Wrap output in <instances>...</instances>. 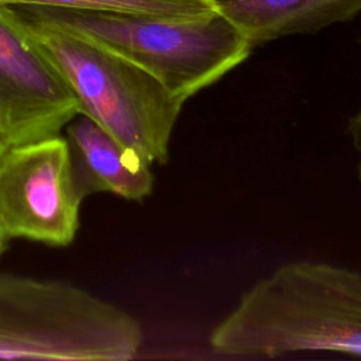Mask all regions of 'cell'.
I'll return each instance as SVG.
<instances>
[{"mask_svg":"<svg viewBox=\"0 0 361 361\" xmlns=\"http://www.w3.org/2000/svg\"><path fill=\"white\" fill-rule=\"evenodd\" d=\"M213 351L279 357L299 351L361 355V274L293 261L247 290L210 333Z\"/></svg>","mask_w":361,"mask_h":361,"instance_id":"obj_1","label":"cell"},{"mask_svg":"<svg viewBox=\"0 0 361 361\" xmlns=\"http://www.w3.org/2000/svg\"><path fill=\"white\" fill-rule=\"evenodd\" d=\"M56 66L79 110L152 164H166L185 99L100 42L13 7Z\"/></svg>","mask_w":361,"mask_h":361,"instance_id":"obj_2","label":"cell"},{"mask_svg":"<svg viewBox=\"0 0 361 361\" xmlns=\"http://www.w3.org/2000/svg\"><path fill=\"white\" fill-rule=\"evenodd\" d=\"M141 344L137 319L90 290L0 272V358L126 361Z\"/></svg>","mask_w":361,"mask_h":361,"instance_id":"obj_3","label":"cell"},{"mask_svg":"<svg viewBox=\"0 0 361 361\" xmlns=\"http://www.w3.org/2000/svg\"><path fill=\"white\" fill-rule=\"evenodd\" d=\"M78 31L155 76L188 100L244 62L252 45L217 10L192 18L16 7Z\"/></svg>","mask_w":361,"mask_h":361,"instance_id":"obj_4","label":"cell"},{"mask_svg":"<svg viewBox=\"0 0 361 361\" xmlns=\"http://www.w3.org/2000/svg\"><path fill=\"white\" fill-rule=\"evenodd\" d=\"M71 148L61 135L6 147L0 154V230L51 247H68L80 224Z\"/></svg>","mask_w":361,"mask_h":361,"instance_id":"obj_5","label":"cell"},{"mask_svg":"<svg viewBox=\"0 0 361 361\" xmlns=\"http://www.w3.org/2000/svg\"><path fill=\"white\" fill-rule=\"evenodd\" d=\"M80 113L66 80L13 7L0 6V141L13 147L61 135Z\"/></svg>","mask_w":361,"mask_h":361,"instance_id":"obj_6","label":"cell"},{"mask_svg":"<svg viewBox=\"0 0 361 361\" xmlns=\"http://www.w3.org/2000/svg\"><path fill=\"white\" fill-rule=\"evenodd\" d=\"M72 171L80 196L111 193L128 200L151 195V164L87 116L79 113L66 126Z\"/></svg>","mask_w":361,"mask_h":361,"instance_id":"obj_7","label":"cell"},{"mask_svg":"<svg viewBox=\"0 0 361 361\" xmlns=\"http://www.w3.org/2000/svg\"><path fill=\"white\" fill-rule=\"evenodd\" d=\"M250 41L259 45L316 32L361 11V0H209Z\"/></svg>","mask_w":361,"mask_h":361,"instance_id":"obj_8","label":"cell"},{"mask_svg":"<svg viewBox=\"0 0 361 361\" xmlns=\"http://www.w3.org/2000/svg\"><path fill=\"white\" fill-rule=\"evenodd\" d=\"M0 6L51 7L161 18H192L216 10L209 0H0Z\"/></svg>","mask_w":361,"mask_h":361,"instance_id":"obj_9","label":"cell"},{"mask_svg":"<svg viewBox=\"0 0 361 361\" xmlns=\"http://www.w3.org/2000/svg\"><path fill=\"white\" fill-rule=\"evenodd\" d=\"M348 131H350V135L353 138L354 148L357 149L358 157H360V161H358V182H360V186H361V110L350 118Z\"/></svg>","mask_w":361,"mask_h":361,"instance_id":"obj_10","label":"cell"},{"mask_svg":"<svg viewBox=\"0 0 361 361\" xmlns=\"http://www.w3.org/2000/svg\"><path fill=\"white\" fill-rule=\"evenodd\" d=\"M7 243H8V238L3 234V231L0 230V257L3 255V252L6 251L7 248Z\"/></svg>","mask_w":361,"mask_h":361,"instance_id":"obj_11","label":"cell"},{"mask_svg":"<svg viewBox=\"0 0 361 361\" xmlns=\"http://www.w3.org/2000/svg\"><path fill=\"white\" fill-rule=\"evenodd\" d=\"M4 148H6V147H4V145H3V142L0 141V154L3 152V149H4Z\"/></svg>","mask_w":361,"mask_h":361,"instance_id":"obj_12","label":"cell"}]
</instances>
